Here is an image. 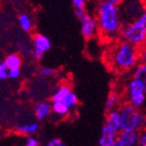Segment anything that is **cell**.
<instances>
[{
	"instance_id": "9",
	"label": "cell",
	"mask_w": 146,
	"mask_h": 146,
	"mask_svg": "<svg viewBox=\"0 0 146 146\" xmlns=\"http://www.w3.org/2000/svg\"><path fill=\"white\" fill-rule=\"evenodd\" d=\"M117 139V134L113 132L108 127L103 125L102 129H101V134L98 139V143L99 146H111L113 142Z\"/></svg>"
},
{
	"instance_id": "24",
	"label": "cell",
	"mask_w": 146,
	"mask_h": 146,
	"mask_svg": "<svg viewBox=\"0 0 146 146\" xmlns=\"http://www.w3.org/2000/svg\"><path fill=\"white\" fill-rule=\"evenodd\" d=\"M46 146H66L62 140L59 138H52L47 142Z\"/></svg>"
},
{
	"instance_id": "21",
	"label": "cell",
	"mask_w": 146,
	"mask_h": 146,
	"mask_svg": "<svg viewBox=\"0 0 146 146\" xmlns=\"http://www.w3.org/2000/svg\"><path fill=\"white\" fill-rule=\"evenodd\" d=\"M55 73L54 68H50V66H41L39 68V75H41L42 77H49L52 76Z\"/></svg>"
},
{
	"instance_id": "3",
	"label": "cell",
	"mask_w": 146,
	"mask_h": 146,
	"mask_svg": "<svg viewBox=\"0 0 146 146\" xmlns=\"http://www.w3.org/2000/svg\"><path fill=\"white\" fill-rule=\"evenodd\" d=\"M121 115V131L141 132L146 129V113L130 103H123L119 108Z\"/></svg>"
},
{
	"instance_id": "15",
	"label": "cell",
	"mask_w": 146,
	"mask_h": 146,
	"mask_svg": "<svg viewBox=\"0 0 146 146\" xmlns=\"http://www.w3.org/2000/svg\"><path fill=\"white\" fill-rule=\"evenodd\" d=\"M133 78L141 81L146 91V63H139L135 68L134 72H133Z\"/></svg>"
},
{
	"instance_id": "16",
	"label": "cell",
	"mask_w": 146,
	"mask_h": 146,
	"mask_svg": "<svg viewBox=\"0 0 146 146\" xmlns=\"http://www.w3.org/2000/svg\"><path fill=\"white\" fill-rule=\"evenodd\" d=\"M51 106H52V113H54V115H57V117H66V115H68V112H70V108L66 107L61 101L52 102Z\"/></svg>"
},
{
	"instance_id": "2",
	"label": "cell",
	"mask_w": 146,
	"mask_h": 146,
	"mask_svg": "<svg viewBox=\"0 0 146 146\" xmlns=\"http://www.w3.org/2000/svg\"><path fill=\"white\" fill-rule=\"evenodd\" d=\"M140 59V49L125 41H119L105 54V61L117 72L130 71L136 68Z\"/></svg>"
},
{
	"instance_id": "22",
	"label": "cell",
	"mask_w": 146,
	"mask_h": 146,
	"mask_svg": "<svg viewBox=\"0 0 146 146\" xmlns=\"http://www.w3.org/2000/svg\"><path fill=\"white\" fill-rule=\"evenodd\" d=\"M86 2L85 0H73L72 1V5L75 10H79V9H86Z\"/></svg>"
},
{
	"instance_id": "10",
	"label": "cell",
	"mask_w": 146,
	"mask_h": 146,
	"mask_svg": "<svg viewBox=\"0 0 146 146\" xmlns=\"http://www.w3.org/2000/svg\"><path fill=\"white\" fill-rule=\"evenodd\" d=\"M145 88L142 82L138 79L132 78L127 86V97H135L139 95L145 94Z\"/></svg>"
},
{
	"instance_id": "7",
	"label": "cell",
	"mask_w": 146,
	"mask_h": 146,
	"mask_svg": "<svg viewBox=\"0 0 146 146\" xmlns=\"http://www.w3.org/2000/svg\"><path fill=\"white\" fill-rule=\"evenodd\" d=\"M105 126L108 127L117 134L121 132V115H119V110H115L112 111H110L106 113L105 117Z\"/></svg>"
},
{
	"instance_id": "20",
	"label": "cell",
	"mask_w": 146,
	"mask_h": 146,
	"mask_svg": "<svg viewBox=\"0 0 146 146\" xmlns=\"http://www.w3.org/2000/svg\"><path fill=\"white\" fill-rule=\"evenodd\" d=\"M8 72H9V70H8L6 64H5L4 60H2L0 62V79H1V81L6 80L7 78H9L8 77Z\"/></svg>"
},
{
	"instance_id": "28",
	"label": "cell",
	"mask_w": 146,
	"mask_h": 146,
	"mask_svg": "<svg viewBox=\"0 0 146 146\" xmlns=\"http://www.w3.org/2000/svg\"><path fill=\"white\" fill-rule=\"evenodd\" d=\"M140 20H141L142 22H143L144 24L146 25V6H145V7H144V10H143V12H142L141 17H140Z\"/></svg>"
},
{
	"instance_id": "25",
	"label": "cell",
	"mask_w": 146,
	"mask_h": 146,
	"mask_svg": "<svg viewBox=\"0 0 146 146\" xmlns=\"http://www.w3.org/2000/svg\"><path fill=\"white\" fill-rule=\"evenodd\" d=\"M138 146H146V129L140 132Z\"/></svg>"
},
{
	"instance_id": "1",
	"label": "cell",
	"mask_w": 146,
	"mask_h": 146,
	"mask_svg": "<svg viewBox=\"0 0 146 146\" xmlns=\"http://www.w3.org/2000/svg\"><path fill=\"white\" fill-rule=\"evenodd\" d=\"M119 0H103L98 4L96 20L101 36L106 39H115L121 36L123 23L119 15Z\"/></svg>"
},
{
	"instance_id": "4",
	"label": "cell",
	"mask_w": 146,
	"mask_h": 146,
	"mask_svg": "<svg viewBox=\"0 0 146 146\" xmlns=\"http://www.w3.org/2000/svg\"><path fill=\"white\" fill-rule=\"evenodd\" d=\"M119 38L122 41L141 48L146 44V25L140 19L124 25Z\"/></svg>"
},
{
	"instance_id": "29",
	"label": "cell",
	"mask_w": 146,
	"mask_h": 146,
	"mask_svg": "<svg viewBox=\"0 0 146 146\" xmlns=\"http://www.w3.org/2000/svg\"><path fill=\"white\" fill-rule=\"evenodd\" d=\"M111 146H125V145H124V144L122 143V142L119 141V139H117V140H115V141L113 142V144H112Z\"/></svg>"
},
{
	"instance_id": "26",
	"label": "cell",
	"mask_w": 146,
	"mask_h": 146,
	"mask_svg": "<svg viewBox=\"0 0 146 146\" xmlns=\"http://www.w3.org/2000/svg\"><path fill=\"white\" fill-rule=\"evenodd\" d=\"M21 76V70H9L8 72V77L10 79H17Z\"/></svg>"
},
{
	"instance_id": "19",
	"label": "cell",
	"mask_w": 146,
	"mask_h": 146,
	"mask_svg": "<svg viewBox=\"0 0 146 146\" xmlns=\"http://www.w3.org/2000/svg\"><path fill=\"white\" fill-rule=\"evenodd\" d=\"M61 102L66 105V107H68V108L71 110V108H74V107H76L77 105H78V102H79L78 96L76 95L75 92L72 91L64 99L61 100Z\"/></svg>"
},
{
	"instance_id": "13",
	"label": "cell",
	"mask_w": 146,
	"mask_h": 146,
	"mask_svg": "<svg viewBox=\"0 0 146 146\" xmlns=\"http://www.w3.org/2000/svg\"><path fill=\"white\" fill-rule=\"evenodd\" d=\"M71 92H72L71 85H68V84H66V83H62L61 85H59V87L57 88V90L52 94L51 101L52 102L61 101V100L64 99Z\"/></svg>"
},
{
	"instance_id": "27",
	"label": "cell",
	"mask_w": 146,
	"mask_h": 146,
	"mask_svg": "<svg viewBox=\"0 0 146 146\" xmlns=\"http://www.w3.org/2000/svg\"><path fill=\"white\" fill-rule=\"evenodd\" d=\"M140 59L143 63H146V44L140 48Z\"/></svg>"
},
{
	"instance_id": "11",
	"label": "cell",
	"mask_w": 146,
	"mask_h": 146,
	"mask_svg": "<svg viewBox=\"0 0 146 146\" xmlns=\"http://www.w3.org/2000/svg\"><path fill=\"white\" fill-rule=\"evenodd\" d=\"M52 113V106L49 102L43 101L36 105L35 107V115L38 121H44Z\"/></svg>"
},
{
	"instance_id": "8",
	"label": "cell",
	"mask_w": 146,
	"mask_h": 146,
	"mask_svg": "<svg viewBox=\"0 0 146 146\" xmlns=\"http://www.w3.org/2000/svg\"><path fill=\"white\" fill-rule=\"evenodd\" d=\"M140 132L135 131H121L117 134V139L125 146H138Z\"/></svg>"
},
{
	"instance_id": "12",
	"label": "cell",
	"mask_w": 146,
	"mask_h": 146,
	"mask_svg": "<svg viewBox=\"0 0 146 146\" xmlns=\"http://www.w3.org/2000/svg\"><path fill=\"white\" fill-rule=\"evenodd\" d=\"M4 62L8 70H20L23 64V58L19 53H10L6 55Z\"/></svg>"
},
{
	"instance_id": "5",
	"label": "cell",
	"mask_w": 146,
	"mask_h": 146,
	"mask_svg": "<svg viewBox=\"0 0 146 146\" xmlns=\"http://www.w3.org/2000/svg\"><path fill=\"white\" fill-rule=\"evenodd\" d=\"M51 48V42L42 34H35L33 36V50L32 54L37 61L43 57L44 53Z\"/></svg>"
},
{
	"instance_id": "6",
	"label": "cell",
	"mask_w": 146,
	"mask_h": 146,
	"mask_svg": "<svg viewBox=\"0 0 146 146\" xmlns=\"http://www.w3.org/2000/svg\"><path fill=\"white\" fill-rule=\"evenodd\" d=\"M80 23L81 33L86 40L92 39L93 37H95V35L98 33V30H99L98 29V23L96 17H94L93 15L87 13L81 19Z\"/></svg>"
},
{
	"instance_id": "18",
	"label": "cell",
	"mask_w": 146,
	"mask_h": 146,
	"mask_svg": "<svg viewBox=\"0 0 146 146\" xmlns=\"http://www.w3.org/2000/svg\"><path fill=\"white\" fill-rule=\"evenodd\" d=\"M19 24L21 29L24 32H30L33 29V22L29 15L27 13H21L19 15Z\"/></svg>"
},
{
	"instance_id": "14",
	"label": "cell",
	"mask_w": 146,
	"mask_h": 146,
	"mask_svg": "<svg viewBox=\"0 0 146 146\" xmlns=\"http://www.w3.org/2000/svg\"><path fill=\"white\" fill-rule=\"evenodd\" d=\"M39 129V125L37 123H31V124H23L20 126L17 127V134L24 135V136H33V134H35Z\"/></svg>"
},
{
	"instance_id": "17",
	"label": "cell",
	"mask_w": 146,
	"mask_h": 146,
	"mask_svg": "<svg viewBox=\"0 0 146 146\" xmlns=\"http://www.w3.org/2000/svg\"><path fill=\"white\" fill-rule=\"evenodd\" d=\"M119 95H117V93L110 92V94H108V96H107L106 101H105V110H106L107 112L115 110L117 103H119Z\"/></svg>"
},
{
	"instance_id": "23",
	"label": "cell",
	"mask_w": 146,
	"mask_h": 146,
	"mask_svg": "<svg viewBox=\"0 0 146 146\" xmlns=\"http://www.w3.org/2000/svg\"><path fill=\"white\" fill-rule=\"evenodd\" d=\"M25 146H40V141L36 138V137L29 136L26 138Z\"/></svg>"
}]
</instances>
